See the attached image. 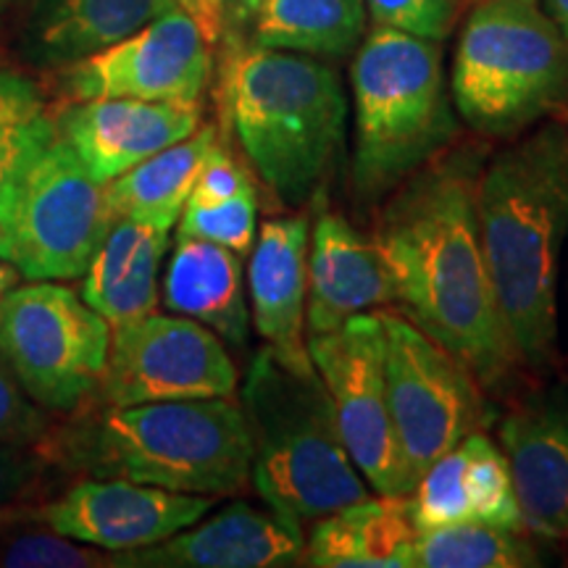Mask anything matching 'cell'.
<instances>
[{"label":"cell","mask_w":568,"mask_h":568,"mask_svg":"<svg viewBox=\"0 0 568 568\" xmlns=\"http://www.w3.org/2000/svg\"><path fill=\"white\" fill-rule=\"evenodd\" d=\"M524 3H537V0H524Z\"/></svg>","instance_id":"cell-42"},{"label":"cell","mask_w":568,"mask_h":568,"mask_svg":"<svg viewBox=\"0 0 568 568\" xmlns=\"http://www.w3.org/2000/svg\"><path fill=\"white\" fill-rule=\"evenodd\" d=\"M113 222L105 184L55 134L21 184L9 226L11 264L32 282L80 280Z\"/></svg>","instance_id":"cell-10"},{"label":"cell","mask_w":568,"mask_h":568,"mask_svg":"<svg viewBox=\"0 0 568 568\" xmlns=\"http://www.w3.org/2000/svg\"><path fill=\"white\" fill-rule=\"evenodd\" d=\"M111 324L63 284H27L0 297V355L42 408L71 410L101 387Z\"/></svg>","instance_id":"cell-8"},{"label":"cell","mask_w":568,"mask_h":568,"mask_svg":"<svg viewBox=\"0 0 568 568\" xmlns=\"http://www.w3.org/2000/svg\"><path fill=\"white\" fill-rule=\"evenodd\" d=\"M303 564L316 568H414L416 527L410 495H379L376 500L324 516L305 542Z\"/></svg>","instance_id":"cell-20"},{"label":"cell","mask_w":568,"mask_h":568,"mask_svg":"<svg viewBox=\"0 0 568 568\" xmlns=\"http://www.w3.org/2000/svg\"><path fill=\"white\" fill-rule=\"evenodd\" d=\"M548 17L568 40V0H548Z\"/></svg>","instance_id":"cell-37"},{"label":"cell","mask_w":568,"mask_h":568,"mask_svg":"<svg viewBox=\"0 0 568 568\" xmlns=\"http://www.w3.org/2000/svg\"><path fill=\"white\" fill-rule=\"evenodd\" d=\"M385 326L389 410L418 477L460 439L477 432L485 406L477 376L406 316L379 311Z\"/></svg>","instance_id":"cell-11"},{"label":"cell","mask_w":568,"mask_h":568,"mask_svg":"<svg viewBox=\"0 0 568 568\" xmlns=\"http://www.w3.org/2000/svg\"><path fill=\"white\" fill-rule=\"evenodd\" d=\"M169 251V230L116 219L92 255L82 301L111 326L153 314L159 303V266Z\"/></svg>","instance_id":"cell-22"},{"label":"cell","mask_w":568,"mask_h":568,"mask_svg":"<svg viewBox=\"0 0 568 568\" xmlns=\"http://www.w3.org/2000/svg\"><path fill=\"white\" fill-rule=\"evenodd\" d=\"M308 355L335 406L339 435L355 468L379 495L416 487L389 410L385 326L379 314H358L343 326L308 337Z\"/></svg>","instance_id":"cell-9"},{"label":"cell","mask_w":568,"mask_h":568,"mask_svg":"<svg viewBox=\"0 0 568 568\" xmlns=\"http://www.w3.org/2000/svg\"><path fill=\"white\" fill-rule=\"evenodd\" d=\"M222 105L266 187L290 209L314 201L345 145L337 71L314 55L237 45L222 69Z\"/></svg>","instance_id":"cell-4"},{"label":"cell","mask_w":568,"mask_h":568,"mask_svg":"<svg viewBox=\"0 0 568 568\" xmlns=\"http://www.w3.org/2000/svg\"><path fill=\"white\" fill-rule=\"evenodd\" d=\"M485 151L439 153L389 193L374 245L397 290V305L424 335L485 387L521 364L497 305L481 251L477 190Z\"/></svg>","instance_id":"cell-1"},{"label":"cell","mask_w":568,"mask_h":568,"mask_svg":"<svg viewBox=\"0 0 568 568\" xmlns=\"http://www.w3.org/2000/svg\"><path fill=\"white\" fill-rule=\"evenodd\" d=\"M450 101L481 134L514 138L568 111V40L537 3L481 0L468 13Z\"/></svg>","instance_id":"cell-7"},{"label":"cell","mask_w":568,"mask_h":568,"mask_svg":"<svg viewBox=\"0 0 568 568\" xmlns=\"http://www.w3.org/2000/svg\"><path fill=\"white\" fill-rule=\"evenodd\" d=\"M55 119L34 84L0 67V224L9 230L21 184L55 140Z\"/></svg>","instance_id":"cell-26"},{"label":"cell","mask_w":568,"mask_h":568,"mask_svg":"<svg viewBox=\"0 0 568 568\" xmlns=\"http://www.w3.org/2000/svg\"><path fill=\"white\" fill-rule=\"evenodd\" d=\"M301 524L276 510L234 503L163 542L116 552V566L148 568H287L303 564Z\"/></svg>","instance_id":"cell-16"},{"label":"cell","mask_w":568,"mask_h":568,"mask_svg":"<svg viewBox=\"0 0 568 568\" xmlns=\"http://www.w3.org/2000/svg\"><path fill=\"white\" fill-rule=\"evenodd\" d=\"M410 516H414L416 531L474 521L466 489L464 439L418 477L414 493H410Z\"/></svg>","instance_id":"cell-29"},{"label":"cell","mask_w":568,"mask_h":568,"mask_svg":"<svg viewBox=\"0 0 568 568\" xmlns=\"http://www.w3.org/2000/svg\"><path fill=\"white\" fill-rule=\"evenodd\" d=\"M9 3H13V0H0V9H3V6H9Z\"/></svg>","instance_id":"cell-41"},{"label":"cell","mask_w":568,"mask_h":568,"mask_svg":"<svg viewBox=\"0 0 568 568\" xmlns=\"http://www.w3.org/2000/svg\"><path fill=\"white\" fill-rule=\"evenodd\" d=\"M464 0H366L376 27L443 42L456 27Z\"/></svg>","instance_id":"cell-32"},{"label":"cell","mask_w":568,"mask_h":568,"mask_svg":"<svg viewBox=\"0 0 568 568\" xmlns=\"http://www.w3.org/2000/svg\"><path fill=\"white\" fill-rule=\"evenodd\" d=\"M95 479H130L187 495H234L247 487L253 439L230 397L109 406L42 445Z\"/></svg>","instance_id":"cell-3"},{"label":"cell","mask_w":568,"mask_h":568,"mask_svg":"<svg viewBox=\"0 0 568 568\" xmlns=\"http://www.w3.org/2000/svg\"><path fill=\"white\" fill-rule=\"evenodd\" d=\"M237 3H240V6H243V9H245V11H255V6H258V3H261V0H237Z\"/></svg>","instance_id":"cell-40"},{"label":"cell","mask_w":568,"mask_h":568,"mask_svg":"<svg viewBox=\"0 0 568 568\" xmlns=\"http://www.w3.org/2000/svg\"><path fill=\"white\" fill-rule=\"evenodd\" d=\"M0 566L11 568H95L116 566V552L77 542L63 535H19L0 550Z\"/></svg>","instance_id":"cell-31"},{"label":"cell","mask_w":568,"mask_h":568,"mask_svg":"<svg viewBox=\"0 0 568 568\" xmlns=\"http://www.w3.org/2000/svg\"><path fill=\"white\" fill-rule=\"evenodd\" d=\"M353 195L361 209L379 203L458 134L435 40L376 27L355 48Z\"/></svg>","instance_id":"cell-6"},{"label":"cell","mask_w":568,"mask_h":568,"mask_svg":"<svg viewBox=\"0 0 568 568\" xmlns=\"http://www.w3.org/2000/svg\"><path fill=\"white\" fill-rule=\"evenodd\" d=\"M180 237H195L216 243L237 255L251 253L258 226V205L255 193L234 195L222 203H184L176 222Z\"/></svg>","instance_id":"cell-30"},{"label":"cell","mask_w":568,"mask_h":568,"mask_svg":"<svg viewBox=\"0 0 568 568\" xmlns=\"http://www.w3.org/2000/svg\"><path fill=\"white\" fill-rule=\"evenodd\" d=\"M211 508V495L172 493L130 479H84L34 510V518L55 535L124 552L174 537Z\"/></svg>","instance_id":"cell-14"},{"label":"cell","mask_w":568,"mask_h":568,"mask_svg":"<svg viewBox=\"0 0 568 568\" xmlns=\"http://www.w3.org/2000/svg\"><path fill=\"white\" fill-rule=\"evenodd\" d=\"M51 437L48 418L19 385L17 374L0 355V445L42 447Z\"/></svg>","instance_id":"cell-33"},{"label":"cell","mask_w":568,"mask_h":568,"mask_svg":"<svg viewBox=\"0 0 568 568\" xmlns=\"http://www.w3.org/2000/svg\"><path fill=\"white\" fill-rule=\"evenodd\" d=\"M243 414L253 439L251 479L280 516L303 524L368 497L318 374H295L261 347L245 376Z\"/></svg>","instance_id":"cell-5"},{"label":"cell","mask_w":568,"mask_h":568,"mask_svg":"<svg viewBox=\"0 0 568 568\" xmlns=\"http://www.w3.org/2000/svg\"><path fill=\"white\" fill-rule=\"evenodd\" d=\"M479 234L487 272L521 364L556 355L558 266L568 234V130L545 124L481 169Z\"/></svg>","instance_id":"cell-2"},{"label":"cell","mask_w":568,"mask_h":568,"mask_svg":"<svg viewBox=\"0 0 568 568\" xmlns=\"http://www.w3.org/2000/svg\"><path fill=\"white\" fill-rule=\"evenodd\" d=\"M305 329L322 335L347 318L382 305H397V290L372 237L339 213H318L308 237L305 268Z\"/></svg>","instance_id":"cell-17"},{"label":"cell","mask_w":568,"mask_h":568,"mask_svg":"<svg viewBox=\"0 0 568 568\" xmlns=\"http://www.w3.org/2000/svg\"><path fill=\"white\" fill-rule=\"evenodd\" d=\"M201 126V103L92 98L74 101L55 119V132L80 155L84 169L105 184L190 138Z\"/></svg>","instance_id":"cell-15"},{"label":"cell","mask_w":568,"mask_h":568,"mask_svg":"<svg viewBox=\"0 0 568 568\" xmlns=\"http://www.w3.org/2000/svg\"><path fill=\"white\" fill-rule=\"evenodd\" d=\"M224 3L226 0H176V6L195 21L211 45L224 30Z\"/></svg>","instance_id":"cell-36"},{"label":"cell","mask_w":568,"mask_h":568,"mask_svg":"<svg viewBox=\"0 0 568 568\" xmlns=\"http://www.w3.org/2000/svg\"><path fill=\"white\" fill-rule=\"evenodd\" d=\"M416 566L422 568H527L539 566L537 550L521 531L458 521L416 531Z\"/></svg>","instance_id":"cell-27"},{"label":"cell","mask_w":568,"mask_h":568,"mask_svg":"<svg viewBox=\"0 0 568 568\" xmlns=\"http://www.w3.org/2000/svg\"><path fill=\"white\" fill-rule=\"evenodd\" d=\"M163 305L172 314L211 326L226 343L245 347L251 311L245 303L243 255L230 247L180 237L163 276Z\"/></svg>","instance_id":"cell-21"},{"label":"cell","mask_w":568,"mask_h":568,"mask_svg":"<svg viewBox=\"0 0 568 568\" xmlns=\"http://www.w3.org/2000/svg\"><path fill=\"white\" fill-rule=\"evenodd\" d=\"M17 282H19L17 268H11L9 264H3V261H0V297L9 293V290H13V284Z\"/></svg>","instance_id":"cell-38"},{"label":"cell","mask_w":568,"mask_h":568,"mask_svg":"<svg viewBox=\"0 0 568 568\" xmlns=\"http://www.w3.org/2000/svg\"><path fill=\"white\" fill-rule=\"evenodd\" d=\"M308 237V222L303 216L268 219L251 247L247 266L253 326L295 374H316L303 339Z\"/></svg>","instance_id":"cell-18"},{"label":"cell","mask_w":568,"mask_h":568,"mask_svg":"<svg viewBox=\"0 0 568 568\" xmlns=\"http://www.w3.org/2000/svg\"><path fill=\"white\" fill-rule=\"evenodd\" d=\"M48 458L40 447L0 445V516L19 514L30 497L45 487Z\"/></svg>","instance_id":"cell-34"},{"label":"cell","mask_w":568,"mask_h":568,"mask_svg":"<svg viewBox=\"0 0 568 568\" xmlns=\"http://www.w3.org/2000/svg\"><path fill=\"white\" fill-rule=\"evenodd\" d=\"M243 193H255L251 176L226 153L222 142H216L203 163L201 174H197L187 203H222Z\"/></svg>","instance_id":"cell-35"},{"label":"cell","mask_w":568,"mask_h":568,"mask_svg":"<svg viewBox=\"0 0 568 568\" xmlns=\"http://www.w3.org/2000/svg\"><path fill=\"white\" fill-rule=\"evenodd\" d=\"M172 9H180L176 0H38L27 38L34 59L69 67Z\"/></svg>","instance_id":"cell-23"},{"label":"cell","mask_w":568,"mask_h":568,"mask_svg":"<svg viewBox=\"0 0 568 568\" xmlns=\"http://www.w3.org/2000/svg\"><path fill=\"white\" fill-rule=\"evenodd\" d=\"M0 258H6L11 264V234L0 224Z\"/></svg>","instance_id":"cell-39"},{"label":"cell","mask_w":568,"mask_h":568,"mask_svg":"<svg viewBox=\"0 0 568 568\" xmlns=\"http://www.w3.org/2000/svg\"><path fill=\"white\" fill-rule=\"evenodd\" d=\"M466 447V489L471 503L474 521L489 524V527L524 531L521 508H518L514 479H510L508 460L497 445L489 443L485 435L471 432L464 437Z\"/></svg>","instance_id":"cell-28"},{"label":"cell","mask_w":568,"mask_h":568,"mask_svg":"<svg viewBox=\"0 0 568 568\" xmlns=\"http://www.w3.org/2000/svg\"><path fill=\"white\" fill-rule=\"evenodd\" d=\"M211 80V42L182 9L163 13L130 38L69 63L71 101L138 98L201 103Z\"/></svg>","instance_id":"cell-13"},{"label":"cell","mask_w":568,"mask_h":568,"mask_svg":"<svg viewBox=\"0 0 568 568\" xmlns=\"http://www.w3.org/2000/svg\"><path fill=\"white\" fill-rule=\"evenodd\" d=\"M216 142V126H197L190 138L163 148L138 166L126 169L116 180L105 182V197L113 216L138 219L172 232Z\"/></svg>","instance_id":"cell-24"},{"label":"cell","mask_w":568,"mask_h":568,"mask_svg":"<svg viewBox=\"0 0 568 568\" xmlns=\"http://www.w3.org/2000/svg\"><path fill=\"white\" fill-rule=\"evenodd\" d=\"M366 0H261L253 42L276 51L343 59L366 34Z\"/></svg>","instance_id":"cell-25"},{"label":"cell","mask_w":568,"mask_h":568,"mask_svg":"<svg viewBox=\"0 0 568 568\" xmlns=\"http://www.w3.org/2000/svg\"><path fill=\"white\" fill-rule=\"evenodd\" d=\"M524 527L568 542V410L527 406L500 424Z\"/></svg>","instance_id":"cell-19"},{"label":"cell","mask_w":568,"mask_h":568,"mask_svg":"<svg viewBox=\"0 0 568 568\" xmlns=\"http://www.w3.org/2000/svg\"><path fill=\"white\" fill-rule=\"evenodd\" d=\"M237 368L216 332L187 316L145 314L111 326L101 395L109 406L230 397Z\"/></svg>","instance_id":"cell-12"}]
</instances>
